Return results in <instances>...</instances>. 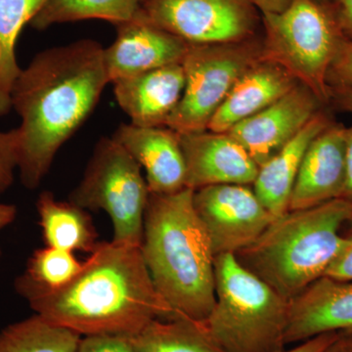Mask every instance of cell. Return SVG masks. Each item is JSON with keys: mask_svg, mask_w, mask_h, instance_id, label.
<instances>
[{"mask_svg": "<svg viewBox=\"0 0 352 352\" xmlns=\"http://www.w3.org/2000/svg\"><path fill=\"white\" fill-rule=\"evenodd\" d=\"M108 83L104 47L92 39L41 51L22 69L11 92V109L21 120L18 171L25 188L41 185Z\"/></svg>", "mask_w": 352, "mask_h": 352, "instance_id": "1", "label": "cell"}, {"mask_svg": "<svg viewBox=\"0 0 352 352\" xmlns=\"http://www.w3.org/2000/svg\"><path fill=\"white\" fill-rule=\"evenodd\" d=\"M30 307L46 320L82 337H133L155 319L171 320L140 247L100 242L78 276L56 293L34 296Z\"/></svg>", "mask_w": 352, "mask_h": 352, "instance_id": "2", "label": "cell"}, {"mask_svg": "<svg viewBox=\"0 0 352 352\" xmlns=\"http://www.w3.org/2000/svg\"><path fill=\"white\" fill-rule=\"evenodd\" d=\"M193 194H150L146 208L141 252L171 320L204 322L215 303V254Z\"/></svg>", "mask_w": 352, "mask_h": 352, "instance_id": "3", "label": "cell"}, {"mask_svg": "<svg viewBox=\"0 0 352 352\" xmlns=\"http://www.w3.org/2000/svg\"><path fill=\"white\" fill-rule=\"evenodd\" d=\"M351 215V204L342 198L287 210L234 256L279 295L293 300L325 276L344 245V227Z\"/></svg>", "mask_w": 352, "mask_h": 352, "instance_id": "4", "label": "cell"}, {"mask_svg": "<svg viewBox=\"0 0 352 352\" xmlns=\"http://www.w3.org/2000/svg\"><path fill=\"white\" fill-rule=\"evenodd\" d=\"M215 303L204 323L224 352H281L289 300L241 265L234 254L215 256Z\"/></svg>", "mask_w": 352, "mask_h": 352, "instance_id": "5", "label": "cell"}, {"mask_svg": "<svg viewBox=\"0 0 352 352\" xmlns=\"http://www.w3.org/2000/svg\"><path fill=\"white\" fill-rule=\"evenodd\" d=\"M263 58L274 62L309 88L328 107L331 66L347 39L330 4L294 0L279 14L261 15Z\"/></svg>", "mask_w": 352, "mask_h": 352, "instance_id": "6", "label": "cell"}, {"mask_svg": "<svg viewBox=\"0 0 352 352\" xmlns=\"http://www.w3.org/2000/svg\"><path fill=\"white\" fill-rule=\"evenodd\" d=\"M150 191L142 168L113 138H102L68 201L112 220L113 242L141 247Z\"/></svg>", "mask_w": 352, "mask_h": 352, "instance_id": "7", "label": "cell"}, {"mask_svg": "<svg viewBox=\"0 0 352 352\" xmlns=\"http://www.w3.org/2000/svg\"><path fill=\"white\" fill-rule=\"evenodd\" d=\"M261 58V36L243 43L190 44L182 61L184 91L168 127L179 134L207 131L235 83Z\"/></svg>", "mask_w": 352, "mask_h": 352, "instance_id": "8", "label": "cell"}, {"mask_svg": "<svg viewBox=\"0 0 352 352\" xmlns=\"http://www.w3.org/2000/svg\"><path fill=\"white\" fill-rule=\"evenodd\" d=\"M153 23L189 44L235 43L261 36V14L249 0H141Z\"/></svg>", "mask_w": 352, "mask_h": 352, "instance_id": "9", "label": "cell"}, {"mask_svg": "<svg viewBox=\"0 0 352 352\" xmlns=\"http://www.w3.org/2000/svg\"><path fill=\"white\" fill-rule=\"evenodd\" d=\"M193 204L215 256L249 247L275 217L250 185L203 187L194 191Z\"/></svg>", "mask_w": 352, "mask_h": 352, "instance_id": "10", "label": "cell"}, {"mask_svg": "<svg viewBox=\"0 0 352 352\" xmlns=\"http://www.w3.org/2000/svg\"><path fill=\"white\" fill-rule=\"evenodd\" d=\"M115 41L104 48L109 82L173 64H182L190 44L153 23L141 12L117 25Z\"/></svg>", "mask_w": 352, "mask_h": 352, "instance_id": "11", "label": "cell"}, {"mask_svg": "<svg viewBox=\"0 0 352 352\" xmlns=\"http://www.w3.org/2000/svg\"><path fill=\"white\" fill-rule=\"evenodd\" d=\"M326 106L302 83L228 133L261 166L295 138L308 122Z\"/></svg>", "mask_w": 352, "mask_h": 352, "instance_id": "12", "label": "cell"}, {"mask_svg": "<svg viewBox=\"0 0 352 352\" xmlns=\"http://www.w3.org/2000/svg\"><path fill=\"white\" fill-rule=\"evenodd\" d=\"M179 136L187 188L195 191L212 185L254 184L258 164L228 132L207 129Z\"/></svg>", "mask_w": 352, "mask_h": 352, "instance_id": "13", "label": "cell"}, {"mask_svg": "<svg viewBox=\"0 0 352 352\" xmlns=\"http://www.w3.org/2000/svg\"><path fill=\"white\" fill-rule=\"evenodd\" d=\"M346 126L333 120L312 140L296 175L289 210L316 207L342 198L346 185Z\"/></svg>", "mask_w": 352, "mask_h": 352, "instance_id": "14", "label": "cell"}, {"mask_svg": "<svg viewBox=\"0 0 352 352\" xmlns=\"http://www.w3.org/2000/svg\"><path fill=\"white\" fill-rule=\"evenodd\" d=\"M112 138L144 170L150 194H173L187 188L186 166L179 133L168 126L120 124Z\"/></svg>", "mask_w": 352, "mask_h": 352, "instance_id": "15", "label": "cell"}, {"mask_svg": "<svg viewBox=\"0 0 352 352\" xmlns=\"http://www.w3.org/2000/svg\"><path fill=\"white\" fill-rule=\"evenodd\" d=\"M352 330V281L323 276L289 300L286 344Z\"/></svg>", "mask_w": 352, "mask_h": 352, "instance_id": "16", "label": "cell"}, {"mask_svg": "<svg viewBox=\"0 0 352 352\" xmlns=\"http://www.w3.org/2000/svg\"><path fill=\"white\" fill-rule=\"evenodd\" d=\"M113 94L131 124L168 126L182 100L185 75L182 64H173L113 82Z\"/></svg>", "mask_w": 352, "mask_h": 352, "instance_id": "17", "label": "cell"}, {"mask_svg": "<svg viewBox=\"0 0 352 352\" xmlns=\"http://www.w3.org/2000/svg\"><path fill=\"white\" fill-rule=\"evenodd\" d=\"M298 80L274 62L261 58L243 74L208 124V131L228 132L293 89Z\"/></svg>", "mask_w": 352, "mask_h": 352, "instance_id": "18", "label": "cell"}, {"mask_svg": "<svg viewBox=\"0 0 352 352\" xmlns=\"http://www.w3.org/2000/svg\"><path fill=\"white\" fill-rule=\"evenodd\" d=\"M326 109H322L295 138L259 166L252 189L275 217L289 210L292 190L308 146L333 120Z\"/></svg>", "mask_w": 352, "mask_h": 352, "instance_id": "19", "label": "cell"}, {"mask_svg": "<svg viewBox=\"0 0 352 352\" xmlns=\"http://www.w3.org/2000/svg\"><path fill=\"white\" fill-rule=\"evenodd\" d=\"M36 210L45 245L90 254L100 243L94 219L85 208L58 201L52 192L43 191L36 201Z\"/></svg>", "mask_w": 352, "mask_h": 352, "instance_id": "20", "label": "cell"}, {"mask_svg": "<svg viewBox=\"0 0 352 352\" xmlns=\"http://www.w3.org/2000/svg\"><path fill=\"white\" fill-rule=\"evenodd\" d=\"M44 2L45 0H0V117L11 110V92L22 72L16 55L18 38Z\"/></svg>", "mask_w": 352, "mask_h": 352, "instance_id": "21", "label": "cell"}, {"mask_svg": "<svg viewBox=\"0 0 352 352\" xmlns=\"http://www.w3.org/2000/svg\"><path fill=\"white\" fill-rule=\"evenodd\" d=\"M134 352H224L204 322L155 319L129 338Z\"/></svg>", "mask_w": 352, "mask_h": 352, "instance_id": "22", "label": "cell"}, {"mask_svg": "<svg viewBox=\"0 0 352 352\" xmlns=\"http://www.w3.org/2000/svg\"><path fill=\"white\" fill-rule=\"evenodd\" d=\"M83 263L74 252L45 247L36 250L25 270L15 280L16 292L25 300L56 293L68 286L82 270Z\"/></svg>", "mask_w": 352, "mask_h": 352, "instance_id": "23", "label": "cell"}, {"mask_svg": "<svg viewBox=\"0 0 352 352\" xmlns=\"http://www.w3.org/2000/svg\"><path fill=\"white\" fill-rule=\"evenodd\" d=\"M141 0H45L31 25L44 31L52 25L83 20H104L116 25L131 20Z\"/></svg>", "mask_w": 352, "mask_h": 352, "instance_id": "24", "label": "cell"}, {"mask_svg": "<svg viewBox=\"0 0 352 352\" xmlns=\"http://www.w3.org/2000/svg\"><path fill=\"white\" fill-rule=\"evenodd\" d=\"M82 338L34 314L0 331V352H76Z\"/></svg>", "mask_w": 352, "mask_h": 352, "instance_id": "25", "label": "cell"}, {"mask_svg": "<svg viewBox=\"0 0 352 352\" xmlns=\"http://www.w3.org/2000/svg\"><path fill=\"white\" fill-rule=\"evenodd\" d=\"M20 135L17 129L0 131V197L10 188L18 170Z\"/></svg>", "mask_w": 352, "mask_h": 352, "instance_id": "26", "label": "cell"}, {"mask_svg": "<svg viewBox=\"0 0 352 352\" xmlns=\"http://www.w3.org/2000/svg\"><path fill=\"white\" fill-rule=\"evenodd\" d=\"M76 352H134L129 337L99 335L82 338Z\"/></svg>", "mask_w": 352, "mask_h": 352, "instance_id": "27", "label": "cell"}, {"mask_svg": "<svg viewBox=\"0 0 352 352\" xmlns=\"http://www.w3.org/2000/svg\"><path fill=\"white\" fill-rule=\"evenodd\" d=\"M344 231V245L337 258L329 266L325 276L342 281H352V215Z\"/></svg>", "mask_w": 352, "mask_h": 352, "instance_id": "28", "label": "cell"}, {"mask_svg": "<svg viewBox=\"0 0 352 352\" xmlns=\"http://www.w3.org/2000/svg\"><path fill=\"white\" fill-rule=\"evenodd\" d=\"M329 87L352 88V41H347L331 66Z\"/></svg>", "mask_w": 352, "mask_h": 352, "instance_id": "29", "label": "cell"}, {"mask_svg": "<svg viewBox=\"0 0 352 352\" xmlns=\"http://www.w3.org/2000/svg\"><path fill=\"white\" fill-rule=\"evenodd\" d=\"M329 4L342 34L352 41V0H332Z\"/></svg>", "mask_w": 352, "mask_h": 352, "instance_id": "30", "label": "cell"}, {"mask_svg": "<svg viewBox=\"0 0 352 352\" xmlns=\"http://www.w3.org/2000/svg\"><path fill=\"white\" fill-rule=\"evenodd\" d=\"M338 333L339 332L321 333L312 339L300 342L298 346L293 347V349H288V351L285 349L281 352H323L324 349L338 337Z\"/></svg>", "mask_w": 352, "mask_h": 352, "instance_id": "31", "label": "cell"}, {"mask_svg": "<svg viewBox=\"0 0 352 352\" xmlns=\"http://www.w3.org/2000/svg\"><path fill=\"white\" fill-rule=\"evenodd\" d=\"M329 106L342 112L352 113V88L331 87Z\"/></svg>", "mask_w": 352, "mask_h": 352, "instance_id": "32", "label": "cell"}, {"mask_svg": "<svg viewBox=\"0 0 352 352\" xmlns=\"http://www.w3.org/2000/svg\"><path fill=\"white\" fill-rule=\"evenodd\" d=\"M346 185L342 198L352 205V124L346 127Z\"/></svg>", "mask_w": 352, "mask_h": 352, "instance_id": "33", "label": "cell"}, {"mask_svg": "<svg viewBox=\"0 0 352 352\" xmlns=\"http://www.w3.org/2000/svg\"><path fill=\"white\" fill-rule=\"evenodd\" d=\"M261 15L279 14L286 10L294 0H249Z\"/></svg>", "mask_w": 352, "mask_h": 352, "instance_id": "34", "label": "cell"}, {"mask_svg": "<svg viewBox=\"0 0 352 352\" xmlns=\"http://www.w3.org/2000/svg\"><path fill=\"white\" fill-rule=\"evenodd\" d=\"M323 352H352V330L339 332Z\"/></svg>", "mask_w": 352, "mask_h": 352, "instance_id": "35", "label": "cell"}, {"mask_svg": "<svg viewBox=\"0 0 352 352\" xmlns=\"http://www.w3.org/2000/svg\"><path fill=\"white\" fill-rule=\"evenodd\" d=\"M17 214L18 210L15 205L0 203V231L13 223L17 217ZM1 254V248H0V256Z\"/></svg>", "mask_w": 352, "mask_h": 352, "instance_id": "36", "label": "cell"}, {"mask_svg": "<svg viewBox=\"0 0 352 352\" xmlns=\"http://www.w3.org/2000/svg\"><path fill=\"white\" fill-rule=\"evenodd\" d=\"M317 1L322 2V3H330L332 0H317Z\"/></svg>", "mask_w": 352, "mask_h": 352, "instance_id": "37", "label": "cell"}]
</instances>
